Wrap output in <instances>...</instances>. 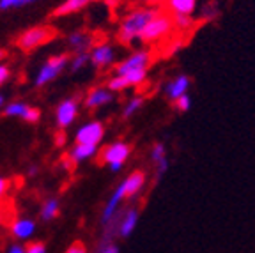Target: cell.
<instances>
[{"mask_svg": "<svg viewBox=\"0 0 255 253\" xmlns=\"http://www.w3.org/2000/svg\"><path fill=\"white\" fill-rule=\"evenodd\" d=\"M156 11H151V9H138V11H133L126 16L123 20L119 27V32H117V39L123 44H129L135 39H138L142 30L145 28V25L149 23L152 16H154Z\"/></svg>", "mask_w": 255, "mask_h": 253, "instance_id": "6da1fadb", "label": "cell"}, {"mask_svg": "<svg viewBox=\"0 0 255 253\" xmlns=\"http://www.w3.org/2000/svg\"><path fill=\"white\" fill-rule=\"evenodd\" d=\"M59 37V30L52 25H37L28 30H25L18 39H16V46L20 48L23 53H30L37 48L44 46V44L52 43L53 39Z\"/></svg>", "mask_w": 255, "mask_h": 253, "instance_id": "7a4b0ae2", "label": "cell"}, {"mask_svg": "<svg viewBox=\"0 0 255 253\" xmlns=\"http://www.w3.org/2000/svg\"><path fill=\"white\" fill-rule=\"evenodd\" d=\"M174 28V21H172V14L167 11H156L145 28L142 30L138 39L143 41L145 44H154L167 37Z\"/></svg>", "mask_w": 255, "mask_h": 253, "instance_id": "3957f363", "label": "cell"}, {"mask_svg": "<svg viewBox=\"0 0 255 253\" xmlns=\"http://www.w3.org/2000/svg\"><path fill=\"white\" fill-rule=\"evenodd\" d=\"M131 152V145L128 143H114V145L105 147L100 152V158H98V165H110L112 170H119L123 163L128 159Z\"/></svg>", "mask_w": 255, "mask_h": 253, "instance_id": "277c9868", "label": "cell"}, {"mask_svg": "<svg viewBox=\"0 0 255 253\" xmlns=\"http://www.w3.org/2000/svg\"><path fill=\"white\" fill-rule=\"evenodd\" d=\"M69 57H71L69 53H62V55H57V57H52V59H48V62L41 67L39 76H37V80H36L37 87H43V85H46L48 82H52V80L55 78L60 71H62L64 67H66Z\"/></svg>", "mask_w": 255, "mask_h": 253, "instance_id": "5b68a950", "label": "cell"}, {"mask_svg": "<svg viewBox=\"0 0 255 253\" xmlns=\"http://www.w3.org/2000/svg\"><path fill=\"white\" fill-rule=\"evenodd\" d=\"M152 62V53L151 52H136L128 60L116 67L117 75H128L131 71H147V67Z\"/></svg>", "mask_w": 255, "mask_h": 253, "instance_id": "8992f818", "label": "cell"}, {"mask_svg": "<svg viewBox=\"0 0 255 253\" xmlns=\"http://www.w3.org/2000/svg\"><path fill=\"white\" fill-rule=\"evenodd\" d=\"M105 126L101 123H91L84 126L76 134V143H84V145H98L101 138H103Z\"/></svg>", "mask_w": 255, "mask_h": 253, "instance_id": "52a82bcc", "label": "cell"}, {"mask_svg": "<svg viewBox=\"0 0 255 253\" xmlns=\"http://www.w3.org/2000/svg\"><path fill=\"white\" fill-rule=\"evenodd\" d=\"M76 114H78V99L69 98L66 99L64 103H60V107L57 108V123L60 127H66L76 119Z\"/></svg>", "mask_w": 255, "mask_h": 253, "instance_id": "ba28073f", "label": "cell"}, {"mask_svg": "<svg viewBox=\"0 0 255 253\" xmlns=\"http://www.w3.org/2000/svg\"><path fill=\"white\" fill-rule=\"evenodd\" d=\"M143 182H145V172L135 170L129 174V177L121 184V191H123V198H131L142 190Z\"/></svg>", "mask_w": 255, "mask_h": 253, "instance_id": "9c48e42d", "label": "cell"}, {"mask_svg": "<svg viewBox=\"0 0 255 253\" xmlns=\"http://www.w3.org/2000/svg\"><path fill=\"white\" fill-rule=\"evenodd\" d=\"M91 0H64L62 4L52 12V18H62V16L75 14V12L82 11Z\"/></svg>", "mask_w": 255, "mask_h": 253, "instance_id": "30bf717a", "label": "cell"}, {"mask_svg": "<svg viewBox=\"0 0 255 253\" xmlns=\"http://www.w3.org/2000/svg\"><path fill=\"white\" fill-rule=\"evenodd\" d=\"M165 11L174 14H191L195 9V0H163Z\"/></svg>", "mask_w": 255, "mask_h": 253, "instance_id": "8fae6325", "label": "cell"}, {"mask_svg": "<svg viewBox=\"0 0 255 253\" xmlns=\"http://www.w3.org/2000/svg\"><path fill=\"white\" fill-rule=\"evenodd\" d=\"M108 101H112V94L105 89H92L89 91L87 98H85V107L94 110V108H100L101 105H107Z\"/></svg>", "mask_w": 255, "mask_h": 253, "instance_id": "7c38bea8", "label": "cell"}, {"mask_svg": "<svg viewBox=\"0 0 255 253\" xmlns=\"http://www.w3.org/2000/svg\"><path fill=\"white\" fill-rule=\"evenodd\" d=\"M91 60L94 62L96 67H105L114 60V50L108 44H100L96 46L91 53Z\"/></svg>", "mask_w": 255, "mask_h": 253, "instance_id": "4fadbf2b", "label": "cell"}, {"mask_svg": "<svg viewBox=\"0 0 255 253\" xmlns=\"http://www.w3.org/2000/svg\"><path fill=\"white\" fill-rule=\"evenodd\" d=\"M188 85H190V78H188V76H179V78H175L174 82L168 83L167 96L174 101V99H177V98H181V96L186 94Z\"/></svg>", "mask_w": 255, "mask_h": 253, "instance_id": "5bb4252c", "label": "cell"}, {"mask_svg": "<svg viewBox=\"0 0 255 253\" xmlns=\"http://www.w3.org/2000/svg\"><path fill=\"white\" fill-rule=\"evenodd\" d=\"M11 230L16 238L20 239H27L32 232H34V223L28 222V220H18L11 225Z\"/></svg>", "mask_w": 255, "mask_h": 253, "instance_id": "9a60e30c", "label": "cell"}, {"mask_svg": "<svg viewBox=\"0 0 255 253\" xmlns=\"http://www.w3.org/2000/svg\"><path fill=\"white\" fill-rule=\"evenodd\" d=\"M69 43H71V46L75 48V50H78L80 53H85V50L92 44V39L85 32H76V34H73V36L69 37Z\"/></svg>", "mask_w": 255, "mask_h": 253, "instance_id": "2e32d148", "label": "cell"}, {"mask_svg": "<svg viewBox=\"0 0 255 253\" xmlns=\"http://www.w3.org/2000/svg\"><path fill=\"white\" fill-rule=\"evenodd\" d=\"M96 152V145H84V143H76V147L71 150V159L73 161H82V159L91 158L92 154Z\"/></svg>", "mask_w": 255, "mask_h": 253, "instance_id": "e0dca14e", "label": "cell"}, {"mask_svg": "<svg viewBox=\"0 0 255 253\" xmlns=\"http://www.w3.org/2000/svg\"><path fill=\"white\" fill-rule=\"evenodd\" d=\"M135 223H136V211H128L123 223H121V236H123V238H128V236L133 232Z\"/></svg>", "mask_w": 255, "mask_h": 253, "instance_id": "ac0fdd59", "label": "cell"}, {"mask_svg": "<svg viewBox=\"0 0 255 253\" xmlns=\"http://www.w3.org/2000/svg\"><path fill=\"white\" fill-rule=\"evenodd\" d=\"M172 21H174V28H177L181 32L190 30L193 27V20H191L190 14H174L172 16Z\"/></svg>", "mask_w": 255, "mask_h": 253, "instance_id": "d6986e66", "label": "cell"}, {"mask_svg": "<svg viewBox=\"0 0 255 253\" xmlns=\"http://www.w3.org/2000/svg\"><path fill=\"white\" fill-rule=\"evenodd\" d=\"M43 220H53L59 214V202L57 200H48L43 206Z\"/></svg>", "mask_w": 255, "mask_h": 253, "instance_id": "ffe728a7", "label": "cell"}, {"mask_svg": "<svg viewBox=\"0 0 255 253\" xmlns=\"http://www.w3.org/2000/svg\"><path fill=\"white\" fill-rule=\"evenodd\" d=\"M108 87H110L112 91H123V89L129 87V82H128L126 76L117 75L116 78H112L110 82H108Z\"/></svg>", "mask_w": 255, "mask_h": 253, "instance_id": "44dd1931", "label": "cell"}, {"mask_svg": "<svg viewBox=\"0 0 255 253\" xmlns=\"http://www.w3.org/2000/svg\"><path fill=\"white\" fill-rule=\"evenodd\" d=\"M36 0H0V9H11V7H21L25 4H30Z\"/></svg>", "mask_w": 255, "mask_h": 253, "instance_id": "7402d4cb", "label": "cell"}, {"mask_svg": "<svg viewBox=\"0 0 255 253\" xmlns=\"http://www.w3.org/2000/svg\"><path fill=\"white\" fill-rule=\"evenodd\" d=\"M25 110H27V105H23V103H12V105H9L7 108H5V112H4V115H23L25 114Z\"/></svg>", "mask_w": 255, "mask_h": 253, "instance_id": "603a6c76", "label": "cell"}, {"mask_svg": "<svg viewBox=\"0 0 255 253\" xmlns=\"http://www.w3.org/2000/svg\"><path fill=\"white\" fill-rule=\"evenodd\" d=\"M27 123H30V124H34V123H37L39 121V117H41V112L37 110V108H30V107H27V110H25V114L21 115Z\"/></svg>", "mask_w": 255, "mask_h": 253, "instance_id": "cb8c5ba5", "label": "cell"}, {"mask_svg": "<svg viewBox=\"0 0 255 253\" xmlns=\"http://www.w3.org/2000/svg\"><path fill=\"white\" fill-rule=\"evenodd\" d=\"M142 103H143V99L142 98H135L131 101V103H128L126 105V108H124V117H129V115H133L136 110H138L140 107H142Z\"/></svg>", "mask_w": 255, "mask_h": 253, "instance_id": "d4e9b609", "label": "cell"}, {"mask_svg": "<svg viewBox=\"0 0 255 253\" xmlns=\"http://www.w3.org/2000/svg\"><path fill=\"white\" fill-rule=\"evenodd\" d=\"M174 108H177L179 112H186L190 108V98L186 94L181 96V98L174 99Z\"/></svg>", "mask_w": 255, "mask_h": 253, "instance_id": "484cf974", "label": "cell"}, {"mask_svg": "<svg viewBox=\"0 0 255 253\" xmlns=\"http://www.w3.org/2000/svg\"><path fill=\"white\" fill-rule=\"evenodd\" d=\"M25 253H44V245L39 241L28 243V245L25 246Z\"/></svg>", "mask_w": 255, "mask_h": 253, "instance_id": "4316f807", "label": "cell"}, {"mask_svg": "<svg viewBox=\"0 0 255 253\" xmlns=\"http://www.w3.org/2000/svg\"><path fill=\"white\" fill-rule=\"evenodd\" d=\"M9 188H11V181L9 179L0 177V202H4L5 195H7Z\"/></svg>", "mask_w": 255, "mask_h": 253, "instance_id": "83f0119b", "label": "cell"}, {"mask_svg": "<svg viewBox=\"0 0 255 253\" xmlns=\"http://www.w3.org/2000/svg\"><path fill=\"white\" fill-rule=\"evenodd\" d=\"M66 253H87V250H85V245L82 241H75Z\"/></svg>", "mask_w": 255, "mask_h": 253, "instance_id": "f1b7e54d", "label": "cell"}, {"mask_svg": "<svg viewBox=\"0 0 255 253\" xmlns=\"http://www.w3.org/2000/svg\"><path fill=\"white\" fill-rule=\"evenodd\" d=\"M85 62H87V55H85V53H80L75 59V62H73V69H80Z\"/></svg>", "mask_w": 255, "mask_h": 253, "instance_id": "f546056e", "label": "cell"}, {"mask_svg": "<svg viewBox=\"0 0 255 253\" xmlns=\"http://www.w3.org/2000/svg\"><path fill=\"white\" fill-rule=\"evenodd\" d=\"M9 78V67L7 66H0V85Z\"/></svg>", "mask_w": 255, "mask_h": 253, "instance_id": "4dcf8cb0", "label": "cell"}, {"mask_svg": "<svg viewBox=\"0 0 255 253\" xmlns=\"http://www.w3.org/2000/svg\"><path fill=\"white\" fill-rule=\"evenodd\" d=\"M98 253H117V248L114 245H108V246H105V248H101V252H98Z\"/></svg>", "mask_w": 255, "mask_h": 253, "instance_id": "1f68e13d", "label": "cell"}, {"mask_svg": "<svg viewBox=\"0 0 255 253\" xmlns=\"http://www.w3.org/2000/svg\"><path fill=\"white\" fill-rule=\"evenodd\" d=\"M9 253H25V250L21 248V246H12V248L9 250Z\"/></svg>", "mask_w": 255, "mask_h": 253, "instance_id": "d6a6232c", "label": "cell"}, {"mask_svg": "<svg viewBox=\"0 0 255 253\" xmlns=\"http://www.w3.org/2000/svg\"><path fill=\"white\" fill-rule=\"evenodd\" d=\"M55 140H57V145H62V143H64V133H62V131H60V133H59V136H55Z\"/></svg>", "mask_w": 255, "mask_h": 253, "instance_id": "836d02e7", "label": "cell"}, {"mask_svg": "<svg viewBox=\"0 0 255 253\" xmlns=\"http://www.w3.org/2000/svg\"><path fill=\"white\" fill-rule=\"evenodd\" d=\"M143 2H147V4L154 5V4H161V2H163V0H143Z\"/></svg>", "mask_w": 255, "mask_h": 253, "instance_id": "e575fe53", "label": "cell"}, {"mask_svg": "<svg viewBox=\"0 0 255 253\" xmlns=\"http://www.w3.org/2000/svg\"><path fill=\"white\" fill-rule=\"evenodd\" d=\"M4 57H7V52H5V50H0V60L4 59Z\"/></svg>", "mask_w": 255, "mask_h": 253, "instance_id": "d590c367", "label": "cell"}, {"mask_svg": "<svg viewBox=\"0 0 255 253\" xmlns=\"http://www.w3.org/2000/svg\"><path fill=\"white\" fill-rule=\"evenodd\" d=\"M0 105H2V98H0Z\"/></svg>", "mask_w": 255, "mask_h": 253, "instance_id": "8d00e7d4", "label": "cell"}]
</instances>
